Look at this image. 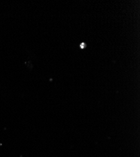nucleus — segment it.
<instances>
[{"label":"nucleus","instance_id":"nucleus-1","mask_svg":"<svg viewBox=\"0 0 140 157\" xmlns=\"http://www.w3.org/2000/svg\"><path fill=\"white\" fill-rule=\"evenodd\" d=\"M84 47H85V44H84V43H82V44L81 45V47L83 48H84Z\"/></svg>","mask_w":140,"mask_h":157}]
</instances>
